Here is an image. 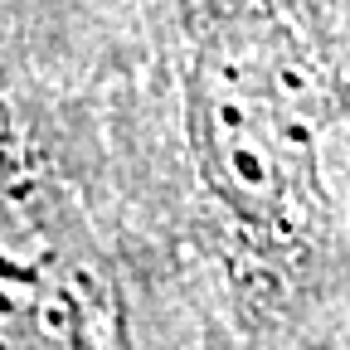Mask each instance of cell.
I'll return each instance as SVG.
<instances>
[{
  "label": "cell",
  "instance_id": "cell-1",
  "mask_svg": "<svg viewBox=\"0 0 350 350\" xmlns=\"http://www.w3.org/2000/svg\"><path fill=\"white\" fill-rule=\"evenodd\" d=\"M195 151L239 219L297 239L317 209L312 54L287 0H180Z\"/></svg>",
  "mask_w": 350,
  "mask_h": 350
}]
</instances>
